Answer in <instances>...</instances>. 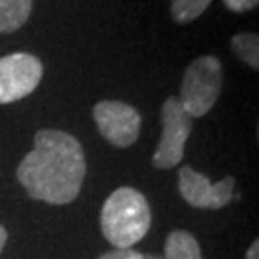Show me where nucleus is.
<instances>
[{"mask_svg":"<svg viewBox=\"0 0 259 259\" xmlns=\"http://www.w3.org/2000/svg\"><path fill=\"white\" fill-rule=\"evenodd\" d=\"M192 133V117L181 106L179 98L169 96L161 106V139L154 152L157 169H171L181 163L185 144Z\"/></svg>","mask_w":259,"mask_h":259,"instance_id":"20e7f679","label":"nucleus"},{"mask_svg":"<svg viewBox=\"0 0 259 259\" xmlns=\"http://www.w3.org/2000/svg\"><path fill=\"white\" fill-rule=\"evenodd\" d=\"M6 240H8V232H6L4 227H0V251H2L4 246H6Z\"/></svg>","mask_w":259,"mask_h":259,"instance_id":"2eb2a0df","label":"nucleus"},{"mask_svg":"<svg viewBox=\"0 0 259 259\" xmlns=\"http://www.w3.org/2000/svg\"><path fill=\"white\" fill-rule=\"evenodd\" d=\"M33 0H0V33H14L27 23Z\"/></svg>","mask_w":259,"mask_h":259,"instance_id":"6e6552de","label":"nucleus"},{"mask_svg":"<svg viewBox=\"0 0 259 259\" xmlns=\"http://www.w3.org/2000/svg\"><path fill=\"white\" fill-rule=\"evenodd\" d=\"M93 115L100 135L113 146L127 148L139 139L140 113L129 104L104 100L94 106Z\"/></svg>","mask_w":259,"mask_h":259,"instance_id":"423d86ee","label":"nucleus"},{"mask_svg":"<svg viewBox=\"0 0 259 259\" xmlns=\"http://www.w3.org/2000/svg\"><path fill=\"white\" fill-rule=\"evenodd\" d=\"M163 259H202V250L190 232L173 231L165 240Z\"/></svg>","mask_w":259,"mask_h":259,"instance_id":"1a4fd4ad","label":"nucleus"},{"mask_svg":"<svg viewBox=\"0 0 259 259\" xmlns=\"http://www.w3.org/2000/svg\"><path fill=\"white\" fill-rule=\"evenodd\" d=\"M232 52L251 69H259V37L255 33H238L231 40Z\"/></svg>","mask_w":259,"mask_h":259,"instance_id":"9d476101","label":"nucleus"},{"mask_svg":"<svg viewBox=\"0 0 259 259\" xmlns=\"http://www.w3.org/2000/svg\"><path fill=\"white\" fill-rule=\"evenodd\" d=\"M150 223L152 215L146 198L131 186L113 190L100 215L104 236L113 248H133L146 236Z\"/></svg>","mask_w":259,"mask_h":259,"instance_id":"f03ea898","label":"nucleus"},{"mask_svg":"<svg viewBox=\"0 0 259 259\" xmlns=\"http://www.w3.org/2000/svg\"><path fill=\"white\" fill-rule=\"evenodd\" d=\"M42 79L40 60L25 52L0 58V104H12L25 98Z\"/></svg>","mask_w":259,"mask_h":259,"instance_id":"39448f33","label":"nucleus"},{"mask_svg":"<svg viewBox=\"0 0 259 259\" xmlns=\"http://www.w3.org/2000/svg\"><path fill=\"white\" fill-rule=\"evenodd\" d=\"M246 259H259V242L257 240H253V244L248 248V251H246Z\"/></svg>","mask_w":259,"mask_h":259,"instance_id":"4468645a","label":"nucleus"},{"mask_svg":"<svg viewBox=\"0 0 259 259\" xmlns=\"http://www.w3.org/2000/svg\"><path fill=\"white\" fill-rule=\"evenodd\" d=\"M179 190L188 204L200 209H221L234 196V179L225 177L219 183H211L190 165L179 171Z\"/></svg>","mask_w":259,"mask_h":259,"instance_id":"0eeeda50","label":"nucleus"},{"mask_svg":"<svg viewBox=\"0 0 259 259\" xmlns=\"http://www.w3.org/2000/svg\"><path fill=\"white\" fill-rule=\"evenodd\" d=\"M221 87V62L215 56H200L186 67L179 102L190 117H204L217 102Z\"/></svg>","mask_w":259,"mask_h":259,"instance_id":"7ed1b4c3","label":"nucleus"},{"mask_svg":"<svg viewBox=\"0 0 259 259\" xmlns=\"http://www.w3.org/2000/svg\"><path fill=\"white\" fill-rule=\"evenodd\" d=\"M144 259H163V257H159V255H154V253H146V255H144Z\"/></svg>","mask_w":259,"mask_h":259,"instance_id":"dca6fc26","label":"nucleus"},{"mask_svg":"<svg viewBox=\"0 0 259 259\" xmlns=\"http://www.w3.org/2000/svg\"><path fill=\"white\" fill-rule=\"evenodd\" d=\"M84 173L79 140L64 131L42 129L35 135V148L19 163L18 181L33 200L64 205L79 196Z\"/></svg>","mask_w":259,"mask_h":259,"instance_id":"f257e3e1","label":"nucleus"},{"mask_svg":"<svg viewBox=\"0 0 259 259\" xmlns=\"http://www.w3.org/2000/svg\"><path fill=\"white\" fill-rule=\"evenodd\" d=\"M98 259H144V253L133 250V248H115Z\"/></svg>","mask_w":259,"mask_h":259,"instance_id":"f8f14e48","label":"nucleus"},{"mask_svg":"<svg viewBox=\"0 0 259 259\" xmlns=\"http://www.w3.org/2000/svg\"><path fill=\"white\" fill-rule=\"evenodd\" d=\"M211 0H171V16L177 23H190L200 18Z\"/></svg>","mask_w":259,"mask_h":259,"instance_id":"9b49d317","label":"nucleus"},{"mask_svg":"<svg viewBox=\"0 0 259 259\" xmlns=\"http://www.w3.org/2000/svg\"><path fill=\"white\" fill-rule=\"evenodd\" d=\"M225 6L234 12V14H244V12H250L255 10L259 4V0H223Z\"/></svg>","mask_w":259,"mask_h":259,"instance_id":"ddd939ff","label":"nucleus"}]
</instances>
